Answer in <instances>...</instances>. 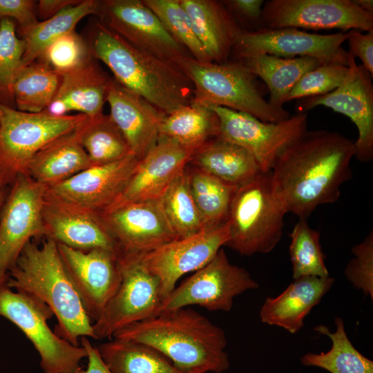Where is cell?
<instances>
[{
    "label": "cell",
    "mask_w": 373,
    "mask_h": 373,
    "mask_svg": "<svg viewBox=\"0 0 373 373\" xmlns=\"http://www.w3.org/2000/svg\"><path fill=\"white\" fill-rule=\"evenodd\" d=\"M354 142L324 129L307 131L277 157L272 190L285 211L307 219L320 205L337 202L352 177Z\"/></svg>",
    "instance_id": "cell-1"
},
{
    "label": "cell",
    "mask_w": 373,
    "mask_h": 373,
    "mask_svg": "<svg viewBox=\"0 0 373 373\" xmlns=\"http://www.w3.org/2000/svg\"><path fill=\"white\" fill-rule=\"evenodd\" d=\"M113 338L147 345L186 372L222 373L230 366L224 331L188 307L160 312L122 329Z\"/></svg>",
    "instance_id": "cell-2"
},
{
    "label": "cell",
    "mask_w": 373,
    "mask_h": 373,
    "mask_svg": "<svg viewBox=\"0 0 373 373\" xmlns=\"http://www.w3.org/2000/svg\"><path fill=\"white\" fill-rule=\"evenodd\" d=\"M87 41L92 55L111 70L117 83L164 114L192 103L193 84L175 63L134 46L99 21Z\"/></svg>",
    "instance_id": "cell-3"
},
{
    "label": "cell",
    "mask_w": 373,
    "mask_h": 373,
    "mask_svg": "<svg viewBox=\"0 0 373 373\" xmlns=\"http://www.w3.org/2000/svg\"><path fill=\"white\" fill-rule=\"evenodd\" d=\"M6 285L46 304L57 318L55 333L79 346L82 337L95 339L93 321L86 314L61 259L57 242L46 238L39 246L27 243L8 271Z\"/></svg>",
    "instance_id": "cell-4"
},
{
    "label": "cell",
    "mask_w": 373,
    "mask_h": 373,
    "mask_svg": "<svg viewBox=\"0 0 373 373\" xmlns=\"http://www.w3.org/2000/svg\"><path fill=\"white\" fill-rule=\"evenodd\" d=\"M175 64L193 84V103L230 108L265 122H279L291 116L286 109L269 104L265 99L268 93L265 84L240 60L202 62L186 57Z\"/></svg>",
    "instance_id": "cell-5"
},
{
    "label": "cell",
    "mask_w": 373,
    "mask_h": 373,
    "mask_svg": "<svg viewBox=\"0 0 373 373\" xmlns=\"http://www.w3.org/2000/svg\"><path fill=\"white\" fill-rule=\"evenodd\" d=\"M286 213L273 192L270 172L260 173L235 191L224 246L242 256L271 252L283 236Z\"/></svg>",
    "instance_id": "cell-6"
},
{
    "label": "cell",
    "mask_w": 373,
    "mask_h": 373,
    "mask_svg": "<svg viewBox=\"0 0 373 373\" xmlns=\"http://www.w3.org/2000/svg\"><path fill=\"white\" fill-rule=\"evenodd\" d=\"M89 117L81 113L54 116L28 113L0 103V189L6 190L20 175H27L35 154Z\"/></svg>",
    "instance_id": "cell-7"
},
{
    "label": "cell",
    "mask_w": 373,
    "mask_h": 373,
    "mask_svg": "<svg viewBox=\"0 0 373 373\" xmlns=\"http://www.w3.org/2000/svg\"><path fill=\"white\" fill-rule=\"evenodd\" d=\"M53 313L44 303L24 292L0 285V316L15 324L32 342L40 356L44 373H74L87 357L82 345L59 336L47 321Z\"/></svg>",
    "instance_id": "cell-8"
},
{
    "label": "cell",
    "mask_w": 373,
    "mask_h": 373,
    "mask_svg": "<svg viewBox=\"0 0 373 373\" xmlns=\"http://www.w3.org/2000/svg\"><path fill=\"white\" fill-rule=\"evenodd\" d=\"M258 287L250 274L232 265L221 248L211 260L162 299L159 313L191 305L209 311L229 312L236 296Z\"/></svg>",
    "instance_id": "cell-9"
},
{
    "label": "cell",
    "mask_w": 373,
    "mask_h": 373,
    "mask_svg": "<svg viewBox=\"0 0 373 373\" xmlns=\"http://www.w3.org/2000/svg\"><path fill=\"white\" fill-rule=\"evenodd\" d=\"M122 280L99 318L93 323L95 339H111L122 329L159 313L160 282L137 256L118 258Z\"/></svg>",
    "instance_id": "cell-10"
},
{
    "label": "cell",
    "mask_w": 373,
    "mask_h": 373,
    "mask_svg": "<svg viewBox=\"0 0 373 373\" xmlns=\"http://www.w3.org/2000/svg\"><path fill=\"white\" fill-rule=\"evenodd\" d=\"M210 108L219 119L218 137L249 151L262 173L270 172L280 153L307 131V113H298L279 122H265L230 108Z\"/></svg>",
    "instance_id": "cell-11"
},
{
    "label": "cell",
    "mask_w": 373,
    "mask_h": 373,
    "mask_svg": "<svg viewBox=\"0 0 373 373\" xmlns=\"http://www.w3.org/2000/svg\"><path fill=\"white\" fill-rule=\"evenodd\" d=\"M97 214L118 258L141 256L178 239L159 200L114 203Z\"/></svg>",
    "instance_id": "cell-12"
},
{
    "label": "cell",
    "mask_w": 373,
    "mask_h": 373,
    "mask_svg": "<svg viewBox=\"0 0 373 373\" xmlns=\"http://www.w3.org/2000/svg\"><path fill=\"white\" fill-rule=\"evenodd\" d=\"M0 208V269L8 272L25 245L46 236L43 208L47 187L19 175Z\"/></svg>",
    "instance_id": "cell-13"
},
{
    "label": "cell",
    "mask_w": 373,
    "mask_h": 373,
    "mask_svg": "<svg viewBox=\"0 0 373 373\" xmlns=\"http://www.w3.org/2000/svg\"><path fill=\"white\" fill-rule=\"evenodd\" d=\"M347 37V31L320 35L295 28L245 31L237 39L230 58L240 60L268 54L284 58L311 57L323 63L348 64L349 52L342 47Z\"/></svg>",
    "instance_id": "cell-14"
},
{
    "label": "cell",
    "mask_w": 373,
    "mask_h": 373,
    "mask_svg": "<svg viewBox=\"0 0 373 373\" xmlns=\"http://www.w3.org/2000/svg\"><path fill=\"white\" fill-rule=\"evenodd\" d=\"M262 19L267 28L373 30V14L352 0H269L263 4Z\"/></svg>",
    "instance_id": "cell-15"
},
{
    "label": "cell",
    "mask_w": 373,
    "mask_h": 373,
    "mask_svg": "<svg viewBox=\"0 0 373 373\" xmlns=\"http://www.w3.org/2000/svg\"><path fill=\"white\" fill-rule=\"evenodd\" d=\"M227 240L225 222L206 227L193 236L174 240L137 257L158 279L162 300L182 276L207 265Z\"/></svg>",
    "instance_id": "cell-16"
},
{
    "label": "cell",
    "mask_w": 373,
    "mask_h": 373,
    "mask_svg": "<svg viewBox=\"0 0 373 373\" xmlns=\"http://www.w3.org/2000/svg\"><path fill=\"white\" fill-rule=\"evenodd\" d=\"M99 22L134 46L175 63L191 57L140 0L99 1Z\"/></svg>",
    "instance_id": "cell-17"
},
{
    "label": "cell",
    "mask_w": 373,
    "mask_h": 373,
    "mask_svg": "<svg viewBox=\"0 0 373 373\" xmlns=\"http://www.w3.org/2000/svg\"><path fill=\"white\" fill-rule=\"evenodd\" d=\"M64 266L93 322L117 290L122 271L116 252L95 248L79 250L57 243Z\"/></svg>",
    "instance_id": "cell-18"
},
{
    "label": "cell",
    "mask_w": 373,
    "mask_h": 373,
    "mask_svg": "<svg viewBox=\"0 0 373 373\" xmlns=\"http://www.w3.org/2000/svg\"><path fill=\"white\" fill-rule=\"evenodd\" d=\"M372 78L361 64H356L341 86L327 94L300 99L296 105L298 113H306L318 106H324L349 117L358 131L354 157L364 163L373 159Z\"/></svg>",
    "instance_id": "cell-19"
},
{
    "label": "cell",
    "mask_w": 373,
    "mask_h": 373,
    "mask_svg": "<svg viewBox=\"0 0 373 373\" xmlns=\"http://www.w3.org/2000/svg\"><path fill=\"white\" fill-rule=\"evenodd\" d=\"M133 154L111 163L91 166L47 188V191L84 208L99 212L124 191L138 162Z\"/></svg>",
    "instance_id": "cell-20"
},
{
    "label": "cell",
    "mask_w": 373,
    "mask_h": 373,
    "mask_svg": "<svg viewBox=\"0 0 373 373\" xmlns=\"http://www.w3.org/2000/svg\"><path fill=\"white\" fill-rule=\"evenodd\" d=\"M194 153L171 139L159 137L138 160L124 191L113 204L160 199Z\"/></svg>",
    "instance_id": "cell-21"
},
{
    "label": "cell",
    "mask_w": 373,
    "mask_h": 373,
    "mask_svg": "<svg viewBox=\"0 0 373 373\" xmlns=\"http://www.w3.org/2000/svg\"><path fill=\"white\" fill-rule=\"evenodd\" d=\"M43 220L46 238L69 247L89 250L102 248L115 251L112 238L97 212L46 193Z\"/></svg>",
    "instance_id": "cell-22"
},
{
    "label": "cell",
    "mask_w": 373,
    "mask_h": 373,
    "mask_svg": "<svg viewBox=\"0 0 373 373\" xmlns=\"http://www.w3.org/2000/svg\"><path fill=\"white\" fill-rule=\"evenodd\" d=\"M106 102L112 120L125 137L131 153L142 158L156 144L164 113L140 95L111 79Z\"/></svg>",
    "instance_id": "cell-23"
},
{
    "label": "cell",
    "mask_w": 373,
    "mask_h": 373,
    "mask_svg": "<svg viewBox=\"0 0 373 373\" xmlns=\"http://www.w3.org/2000/svg\"><path fill=\"white\" fill-rule=\"evenodd\" d=\"M111 80L92 57L61 75L56 95L44 111L54 116L75 111L90 119L97 117L103 114Z\"/></svg>",
    "instance_id": "cell-24"
},
{
    "label": "cell",
    "mask_w": 373,
    "mask_h": 373,
    "mask_svg": "<svg viewBox=\"0 0 373 373\" xmlns=\"http://www.w3.org/2000/svg\"><path fill=\"white\" fill-rule=\"evenodd\" d=\"M334 283L330 276H303L296 279L276 297H267L260 309L262 323L297 333L304 319Z\"/></svg>",
    "instance_id": "cell-25"
},
{
    "label": "cell",
    "mask_w": 373,
    "mask_h": 373,
    "mask_svg": "<svg viewBox=\"0 0 373 373\" xmlns=\"http://www.w3.org/2000/svg\"><path fill=\"white\" fill-rule=\"evenodd\" d=\"M180 3L210 61H229L237 39L245 31L222 1L180 0Z\"/></svg>",
    "instance_id": "cell-26"
},
{
    "label": "cell",
    "mask_w": 373,
    "mask_h": 373,
    "mask_svg": "<svg viewBox=\"0 0 373 373\" xmlns=\"http://www.w3.org/2000/svg\"><path fill=\"white\" fill-rule=\"evenodd\" d=\"M188 165L236 187L262 173L249 151L219 137L195 151Z\"/></svg>",
    "instance_id": "cell-27"
},
{
    "label": "cell",
    "mask_w": 373,
    "mask_h": 373,
    "mask_svg": "<svg viewBox=\"0 0 373 373\" xmlns=\"http://www.w3.org/2000/svg\"><path fill=\"white\" fill-rule=\"evenodd\" d=\"M77 128L38 151L28 164L27 175L48 188L91 166Z\"/></svg>",
    "instance_id": "cell-28"
},
{
    "label": "cell",
    "mask_w": 373,
    "mask_h": 373,
    "mask_svg": "<svg viewBox=\"0 0 373 373\" xmlns=\"http://www.w3.org/2000/svg\"><path fill=\"white\" fill-rule=\"evenodd\" d=\"M245 66L265 84L270 105L283 109L286 98L300 78L321 64L311 57L284 58L260 54L240 59Z\"/></svg>",
    "instance_id": "cell-29"
},
{
    "label": "cell",
    "mask_w": 373,
    "mask_h": 373,
    "mask_svg": "<svg viewBox=\"0 0 373 373\" xmlns=\"http://www.w3.org/2000/svg\"><path fill=\"white\" fill-rule=\"evenodd\" d=\"M97 347L111 373H198L178 369L159 351L137 341L113 338Z\"/></svg>",
    "instance_id": "cell-30"
},
{
    "label": "cell",
    "mask_w": 373,
    "mask_h": 373,
    "mask_svg": "<svg viewBox=\"0 0 373 373\" xmlns=\"http://www.w3.org/2000/svg\"><path fill=\"white\" fill-rule=\"evenodd\" d=\"M218 134L216 113L193 102L164 115L159 128V137L171 139L194 152Z\"/></svg>",
    "instance_id": "cell-31"
},
{
    "label": "cell",
    "mask_w": 373,
    "mask_h": 373,
    "mask_svg": "<svg viewBox=\"0 0 373 373\" xmlns=\"http://www.w3.org/2000/svg\"><path fill=\"white\" fill-rule=\"evenodd\" d=\"M99 1L83 0L66 8L55 16L39 21L25 29H17L18 36L24 42L22 66L38 59L43 51L61 36L75 30L77 24L89 15H97Z\"/></svg>",
    "instance_id": "cell-32"
},
{
    "label": "cell",
    "mask_w": 373,
    "mask_h": 373,
    "mask_svg": "<svg viewBox=\"0 0 373 373\" xmlns=\"http://www.w3.org/2000/svg\"><path fill=\"white\" fill-rule=\"evenodd\" d=\"M334 323L336 330L334 332L323 325L314 327L316 332L331 339L329 350L304 354L300 358L302 365L319 367L330 373H373V361L352 345L347 336L343 319L336 317Z\"/></svg>",
    "instance_id": "cell-33"
},
{
    "label": "cell",
    "mask_w": 373,
    "mask_h": 373,
    "mask_svg": "<svg viewBox=\"0 0 373 373\" xmlns=\"http://www.w3.org/2000/svg\"><path fill=\"white\" fill-rule=\"evenodd\" d=\"M61 80V75L41 61L22 66L12 86L17 109L35 113L44 111L55 96Z\"/></svg>",
    "instance_id": "cell-34"
},
{
    "label": "cell",
    "mask_w": 373,
    "mask_h": 373,
    "mask_svg": "<svg viewBox=\"0 0 373 373\" xmlns=\"http://www.w3.org/2000/svg\"><path fill=\"white\" fill-rule=\"evenodd\" d=\"M77 133L91 166L116 162L133 154L109 115L88 118L77 128Z\"/></svg>",
    "instance_id": "cell-35"
},
{
    "label": "cell",
    "mask_w": 373,
    "mask_h": 373,
    "mask_svg": "<svg viewBox=\"0 0 373 373\" xmlns=\"http://www.w3.org/2000/svg\"><path fill=\"white\" fill-rule=\"evenodd\" d=\"M186 171L191 192L204 226L225 222L237 187L188 164Z\"/></svg>",
    "instance_id": "cell-36"
},
{
    "label": "cell",
    "mask_w": 373,
    "mask_h": 373,
    "mask_svg": "<svg viewBox=\"0 0 373 373\" xmlns=\"http://www.w3.org/2000/svg\"><path fill=\"white\" fill-rule=\"evenodd\" d=\"M158 200L178 239L193 236L206 227L191 192L186 167Z\"/></svg>",
    "instance_id": "cell-37"
},
{
    "label": "cell",
    "mask_w": 373,
    "mask_h": 373,
    "mask_svg": "<svg viewBox=\"0 0 373 373\" xmlns=\"http://www.w3.org/2000/svg\"><path fill=\"white\" fill-rule=\"evenodd\" d=\"M289 236L293 279L329 276L320 243V233L311 228L306 219L299 218Z\"/></svg>",
    "instance_id": "cell-38"
},
{
    "label": "cell",
    "mask_w": 373,
    "mask_h": 373,
    "mask_svg": "<svg viewBox=\"0 0 373 373\" xmlns=\"http://www.w3.org/2000/svg\"><path fill=\"white\" fill-rule=\"evenodd\" d=\"M157 17L168 33L191 57L202 62H211L197 38L190 18L180 0H143Z\"/></svg>",
    "instance_id": "cell-39"
},
{
    "label": "cell",
    "mask_w": 373,
    "mask_h": 373,
    "mask_svg": "<svg viewBox=\"0 0 373 373\" xmlns=\"http://www.w3.org/2000/svg\"><path fill=\"white\" fill-rule=\"evenodd\" d=\"M12 19L0 21V103L13 107L12 86L22 67L24 42L18 36Z\"/></svg>",
    "instance_id": "cell-40"
},
{
    "label": "cell",
    "mask_w": 373,
    "mask_h": 373,
    "mask_svg": "<svg viewBox=\"0 0 373 373\" xmlns=\"http://www.w3.org/2000/svg\"><path fill=\"white\" fill-rule=\"evenodd\" d=\"M348 52V64L324 63L304 75L287 96L286 102L327 94L341 86L356 64L355 57Z\"/></svg>",
    "instance_id": "cell-41"
},
{
    "label": "cell",
    "mask_w": 373,
    "mask_h": 373,
    "mask_svg": "<svg viewBox=\"0 0 373 373\" xmlns=\"http://www.w3.org/2000/svg\"><path fill=\"white\" fill-rule=\"evenodd\" d=\"M92 55L88 41L75 30L69 32L50 44L37 60L62 75L78 67Z\"/></svg>",
    "instance_id": "cell-42"
},
{
    "label": "cell",
    "mask_w": 373,
    "mask_h": 373,
    "mask_svg": "<svg viewBox=\"0 0 373 373\" xmlns=\"http://www.w3.org/2000/svg\"><path fill=\"white\" fill-rule=\"evenodd\" d=\"M354 254L345 269V276L354 287L373 299V231L352 249Z\"/></svg>",
    "instance_id": "cell-43"
},
{
    "label": "cell",
    "mask_w": 373,
    "mask_h": 373,
    "mask_svg": "<svg viewBox=\"0 0 373 373\" xmlns=\"http://www.w3.org/2000/svg\"><path fill=\"white\" fill-rule=\"evenodd\" d=\"M244 31L256 32L267 28L262 19L263 0L222 1Z\"/></svg>",
    "instance_id": "cell-44"
},
{
    "label": "cell",
    "mask_w": 373,
    "mask_h": 373,
    "mask_svg": "<svg viewBox=\"0 0 373 373\" xmlns=\"http://www.w3.org/2000/svg\"><path fill=\"white\" fill-rule=\"evenodd\" d=\"M37 1L33 0H0V21L3 19L15 21L17 29H25L39 21Z\"/></svg>",
    "instance_id": "cell-45"
},
{
    "label": "cell",
    "mask_w": 373,
    "mask_h": 373,
    "mask_svg": "<svg viewBox=\"0 0 373 373\" xmlns=\"http://www.w3.org/2000/svg\"><path fill=\"white\" fill-rule=\"evenodd\" d=\"M347 32L349 51L361 60V65L373 76V30L363 32L352 29Z\"/></svg>",
    "instance_id": "cell-46"
},
{
    "label": "cell",
    "mask_w": 373,
    "mask_h": 373,
    "mask_svg": "<svg viewBox=\"0 0 373 373\" xmlns=\"http://www.w3.org/2000/svg\"><path fill=\"white\" fill-rule=\"evenodd\" d=\"M80 345L86 350L88 365L86 368L81 367L74 373H111L103 362L97 347L93 346L87 337L80 338Z\"/></svg>",
    "instance_id": "cell-47"
},
{
    "label": "cell",
    "mask_w": 373,
    "mask_h": 373,
    "mask_svg": "<svg viewBox=\"0 0 373 373\" xmlns=\"http://www.w3.org/2000/svg\"><path fill=\"white\" fill-rule=\"evenodd\" d=\"M81 0H39L36 3L38 19L46 20L64 9L79 3Z\"/></svg>",
    "instance_id": "cell-48"
},
{
    "label": "cell",
    "mask_w": 373,
    "mask_h": 373,
    "mask_svg": "<svg viewBox=\"0 0 373 373\" xmlns=\"http://www.w3.org/2000/svg\"><path fill=\"white\" fill-rule=\"evenodd\" d=\"M362 10L373 14V1L372 0H352Z\"/></svg>",
    "instance_id": "cell-49"
},
{
    "label": "cell",
    "mask_w": 373,
    "mask_h": 373,
    "mask_svg": "<svg viewBox=\"0 0 373 373\" xmlns=\"http://www.w3.org/2000/svg\"><path fill=\"white\" fill-rule=\"evenodd\" d=\"M8 273L0 269V285L6 284L7 280H8Z\"/></svg>",
    "instance_id": "cell-50"
},
{
    "label": "cell",
    "mask_w": 373,
    "mask_h": 373,
    "mask_svg": "<svg viewBox=\"0 0 373 373\" xmlns=\"http://www.w3.org/2000/svg\"><path fill=\"white\" fill-rule=\"evenodd\" d=\"M7 195L6 190L0 189V208L2 206Z\"/></svg>",
    "instance_id": "cell-51"
}]
</instances>
